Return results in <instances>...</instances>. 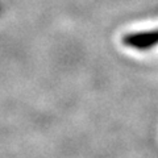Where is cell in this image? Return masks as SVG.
<instances>
[{
	"label": "cell",
	"mask_w": 158,
	"mask_h": 158,
	"mask_svg": "<svg viewBox=\"0 0 158 158\" xmlns=\"http://www.w3.org/2000/svg\"><path fill=\"white\" fill-rule=\"evenodd\" d=\"M124 45L136 50H149L158 45V29L127 34L123 38Z\"/></svg>",
	"instance_id": "cell-1"
}]
</instances>
